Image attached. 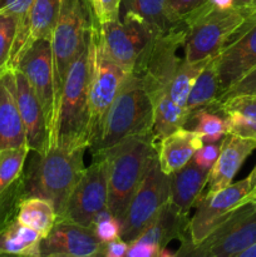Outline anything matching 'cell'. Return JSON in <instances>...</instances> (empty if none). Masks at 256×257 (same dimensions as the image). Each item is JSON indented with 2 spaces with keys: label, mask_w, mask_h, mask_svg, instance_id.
I'll use <instances>...</instances> for the list:
<instances>
[{
  "label": "cell",
  "mask_w": 256,
  "mask_h": 257,
  "mask_svg": "<svg viewBox=\"0 0 256 257\" xmlns=\"http://www.w3.org/2000/svg\"><path fill=\"white\" fill-rule=\"evenodd\" d=\"M152 133L156 141L185 127L190 119V113L186 108L176 104L167 93L153 100Z\"/></svg>",
  "instance_id": "cell-28"
},
{
  "label": "cell",
  "mask_w": 256,
  "mask_h": 257,
  "mask_svg": "<svg viewBox=\"0 0 256 257\" xmlns=\"http://www.w3.org/2000/svg\"><path fill=\"white\" fill-rule=\"evenodd\" d=\"M122 18H132L145 25L153 35L167 32L177 23L168 12L167 0H123Z\"/></svg>",
  "instance_id": "cell-24"
},
{
  "label": "cell",
  "mask_w": 256,
  "mask_h": 257,
  "mask_svg": "<svg viewBox=\"0 0 256 257\" xmlns=\"http://www.w3.org/2000/svg\"><path fill=\"white\" fill-rule=\"evenodd\" d=\"M87 147L63 148L50 146L44 156L25 172L27 193L35 197L47 198L54 205L57 218L64 216L68 201L84 172V152Z\"/></svg>",
  "instance_id": "cell-2"
},
{
  "label": "cell",
  "mask_w": 256,
  "mask_h": 257,
  "mask_svg": "<svg viewBox=\"0 0 256 257\" xmlns=\"http://www.w3.org/2000/svg\"><path fill=\"white\" fill-rule=\"evenodd\" d=\"M157 257H158V256H157Z\"/></svg>",
  "instance_id": "cell-51"
},
{
  "label": "cell",
  "mask_w": 256,
  "mask_h": 257,
  "mask_svg": "<svg viewBox=\"0 0 256 257\" xmlns=\"http://www.w3.org/2000/svg\"><path fill=\"white\" fill-rule=\"evenodd\" d=\"M128 72L110 60L100 48L97 38V54L88 97V142L89 148L97 141L104 118L119 93Z\"/></svg>",
  "instance_id": "cell-12"
},
{
  "label": "cell",
  "mask_w": 256,
  "mask_h": 257,
  "mask_svg": "<svg viewBox=\"0 0 256 257\" xmlns=\"http://www.w3.org/2000/svg\"><path fill=\"white\" fill-rule=\"evenodd\" d=\"M255 148L256 141L226 135L222 138L220 155L208 173L207 193L217 192L230 186L242 163Z\"/></svg>",
  "instance_id": "cell-19"
},
{
  "label": "cell",
  "mask_w": 256,
  "mask_h": 257,
  "mask_svg": "<svg viewBox=\"0 0 256 257\" xmlns=\"http://www.w3.org/2000/svg\"><path fill=\"white\" fill-rule=\"evenodd\" d=\"M252 190V177L250 175L238 182H232L217 192H206L201 196L195 206V215L188 222V237L192 245H200L231 215V212L247 202Z\"/></svg>",
  "instance_id": "cell-9"
},
{
  "label": "cell",
  "mask_w": 256,
  "mask_h": 257,
  "mask_svg": "<svg viewBox=\"0 0 256 257\" xmlns=\"http://www.w3.org/2000/svg\"><path fill=\"white\" fill-rule=\"evenodd\" d=\"M128 251V243L122 238L115 240L105 245V251L103 257H125Z\"/></svg>",
  "instance_id": "cell-41"
},
{
  "label": "cell",
  "mask_w": 256,
  "mask_h": 257,
  "mask_svg": "<svg viewBox=\"0 0 256 257\" xmlns=\"http://www.w3.org/2000/svg\"><path fill=\"white\" fill-rule=\"evenodd\" d=\"M211 59H203L198 60V62H188L186 59L181 60L180 65L171 80L170 87H168V95L176 104L186 108L188 95H190L198 75L201 74L203 68L208 64Z\"/></svg>",
  "instance_id": "cell-29"
},
{
  "label": "cell",
  "mask_w": 256,
  "mask_h": 257,
  "mask_svg": "<svg viewBox=\"0 0 256 257\" xmlns=\"http://www.w3.org/2000/svg\"><path fill=\"white\" fill-rule=\"evenodd\" d=\"M19 18L0 13V72L7 69L18 30Z\"/></svg>",
  "instance_id": "cell-33"
},
{
  "label": "cell",
  "mask_w": 256,
  "mask_h": 257,
  "mask_svg": "<svg viewBox=\"0 0 256 257\" xmlns=\"http://www.w3.org/2000/svg\"><path fill=\"white\" fill-rule=\"evenodd\" d=\"M213 58L203 68L188 95L186 109L190 113V117L202 109L218 110L222 90H221L220 77Z\"/></svg>",
  "instance_id": "cell-25"
},
{
  "label": "cell",
  "mask_w": 256,
  "mask_h": 257,
  "mask_svg": "<svg viewBox=\"0 0 256 257\" xmlns=\"http://www.w3.org/2000/svg\"><path fill=\"white\" fill-rule=\"evenodd\" d=\"M27 193V180L23 172L4 192L0 195V233L14 221H17L19 205Z\"/></svg>",
  "instance_id": "cell-30"
},
{
  "label": "cell",
  "mask_w": 256,
  "mask_h": 257,
  "mask_svg": "<svg viewBox=\"0 0 256 257\" xmlns=\"http://www.w3.org/2000/svg\"><path fill=\"white\" fill-rule=\"evenodd\" d=\"M27 136L13 90V70L0 72V151L25 147Z\"/></svg>",
  "instance_id": "cell-20"
},
{
  "label": "cell",
  "mask_w": 256,
  "mask_h": 257,
  "mask_svg": "<svg viewBox=\"0 0 256 257\" xmlns=\"http://www.w3.org/2000/svg\"><path fill=\"white\" fill-rule=\"evenodd\" d=\"M158 257H177L176 256V253H172L171 251H168L167 248H162V250L160 251V253H158Z\"/></svg>",
  "instance_id": "cell-45"
},
{
  "label": "cell",
  "mask_w": 256,
  "mask_h": 257,
  "mask_svg": "<svg viewBox=\"0 0 256 257\" xmlns=\"http://www.w3.org/2000/svg\"><path fill=\"white\" fill-rule=\"evenodd\" d=\"M17 69L25 75L42 104L49 131L50 145L54 137L58 115V99L55 93L54 64L50 38H43L33 43L23 53Z\"/></svg>",
  "instance_id": "cell-10"
},
{
  "label": "cell",
  "mask_w": 256,
  "mask_h": 257,
  "mask_svg": "<svg viewBox=\"0 0 256 257\" xmlns=\"http://www.w3.org/2000/svg\"><path fill=\"white\" fill-rule=\"evenodd\" d=\"M43 237L32 228L14 221L0 233V253L22 257H42Z\"/></svg>",
  "instance_id": "cell-27"
},
{
  "label": "cell",
  "mask_w": 256,
  "mask_h": 257,
  "mask_svg": "<svg viewBox=\"0 0 256 257\" xmlns=\"http://www.w3.org/2000/svg\"><path fill=\"white\" fill-rule=\"evenodd\" d=\"M218 112L225 118L227 135L256 141V95L227 98L220 102Z\"/></svg>",
  "instance_id": "cell-23"
},
{
  "label": "cell",
  "mask_w": 256,
  "mask_h": 257,
  "mask_svg": "<svg viewBox=\"0 0 256 257\" xmlns=\"http://www.w3.org/2000/svg\"><path fill=\"white\" fill-rule=\"evenodd\" d=\"M187 27L181 20L167 32L155 35L136 60L130 73L140 78L145 85L151 100L157 99L168 87L181 63L178 48L185 45Z\"/></svg>",
  "instance_id": "cell-7"
},
{
  "label": "cell",
  "mask_w": 256,
  "mask_h": 257,
  "mask_svg": "<svg viewBox=\"0 0 256 257\" xmlns=\"http://www.w3.org/2000/svg\"><path fill=\"white\" fill-rule=\"evenodd\" d=\"M94 24L88 0H63L59 17L50 35L58 107L70 65L89 40Z\"/></svg>",
  "instance_id": "cell-6"
},
{
  "label": "cell",
  "mask_w": 256,
  "mask_h": 257,
  "mask_svg": "<svg viewBox=\"0 0 256 257\" xmlns=\"http://www.w3.org/2000/svg\"><path fill=\"white\" fill-rule=\"evenodd\" d=\"M155 35L138 20L122 18L98 25V43L110 60L130 73Z\"/></svg>",
  "instance_id": "cell-14"
},
{
  "label": "cell",
  "mask_w": 256,
  "mask_h": 257,
  "mask_svg": "<svg viewBox=\"0 0 256 257\" xmlns=\"http://www.w3.org/2000/svg\"><path fill=\"white\" fill-rule=\"evenodd\" d=\"M108 208V158L105 152L93 153V162L85 168L68 201L64 220L92 228L93 218Z\"/></svg>",
  "instance_id": "cell-11"
},
{
  "label": "cell",
  "mask_w": 256,
  "mask_h": 257,
  "mask_svg": "<svg viewBox=\"0 0 256 257\" xmlns=\"http://www.w3.org/2000/svg\"><path fill=\"white\" fill-rule=\"evenodd\" d=\"M63 0H34L29 13L18 23L17 35L7 69H17L23 53L37 40L50 38Z\"/></svg>",
  "instance_id": "cell-18"
},
{
  "label": "cell",
  "mask_w": 256,
  "mask_h": 257,
  "mask_svg": "<svg viewBox=\"0 0 256 257\" xmlns=\"http://www.w3.org/2000/svg\"><path fill=\"white\" fill-rule=\"evenodd\" d=\"M235 257H256V242Z\"/></svg>",
  "instance_id": "cell-43"
},
{
  "label": "cell",
  "mask_w": 256,
  "mask_h": 257,
  "mask_svg": "<svg viewBox=\"0 0 256 257\" xmlns=\"http://www.w3.org/2000/svg\"><path fill=\"white\" fill-rule=\"evenodd\" d=\"M160 248L151 243L142 241H133L128 243V251L125 257H157Z\"/></svg>",
  "instance_id": "cell-40"
},
{
  "label": "cell",
  "mask_w": 256,
  "mask_h": 257,
  "mask_svg": "<svg viewBox=\"0 0 256 257\" xmlns=\"http://www.w3.org/2000/svg\"><path fill=\"white\" fill-rule=\"evenodd\" d=\"M221 145H222V140L218 141V142L205 143L200 150L196 151L192 157V161L198 167L210 171L212 166L215 165L218 155H220Z\"/></svg>",
  "instance_id": "cell-36"
},
{
  "label": "cell",
  "mask_w": 256,
  "mask_h": 257,
  "mask_svg": "<svg viewBox=\"0 0 256 257\" xmlns=\"http://www.w3.org/2000/svg\"><path fill=\"white\" fill-rule=\"evenodd\" d=\"M248 9H251V10H252V12L256 13V0L252 3V4L250 5V7H248Z\"/></svg>",
  "instance_id": "cell-47"
},
{
  "label": "cell",
  "mask_w": 256,
  "mask_h": 257,
  "mask_svg": "<svg viewBox=\"0 0 256 257\" xmlns=\"http://www.w3.org/2000/svg\"><path fill=\"white\" fill-rule=\"evenodd\" d=\"M95 236L98 240L104 245H108L109 242H113L115 240H119L122 235V222L114 216L105 218L100 222L95 223L93 226Z\"/></svg>",
  "instance_id": "cell-35"
},
{
  "label": "cell",
  "mask_w": 256,
  "mask_h": 257,
  "mask_svg": "<svg viewBox=\"0 0 256 257\" xmlns=\"http://www.w3.org/2000/svg\"><path fill=\"white\" fill-rule=\"evenodd\" d=\"M255 0H235V8H248Z\"/></svg>",
  "instance_id": "cell-44"
},
{
  "label": "cell",
  "mask_w": 256,
  "mask_h": 257,
  "mask_svg": "<svg viewBox=\"0 0 256 257\" xmlns=\"http://www.w3.org/2000/svg\"><path fill=\"white\" fill-rule=\"evenodd\" d=\"M251 177H252V186H253L252 191H256V167L253 168V171L251 172Z\"/></svg>",
  "instance_id": "cell-46"
},
{
  "label": "cell",
  "mask_w": 256,
  "mask_h": 257,
  "mask_svg": "<svg viewBox=\"0 0 256 257\" xmlns=\"http://www.w3.org/2000/svg\"><path fill=\"white\" fill-rule=\"evenodd\" d=\"M97 38L98 24L95 23L89 40L70 65L65 78L58 107L54 137L49 147L57 145L69 150L78 147L89 148L88 97L97 54Z\"/></svg>",
  "instance_id": "cell-1"
},
{
  "label": "cell",
  "mask_w": 256,
  "mask_h": 257,
  "mask_svg": "<svg viewBox=\"0 0 256 257\" xmlns=\"http://www.w3.org/2000/svg\"><path fill=\"white\" fill-rule=\"evenodd\" d=\"M216 9H231L235 7V0H208Z\"/></svg>",
  "instance_id": "cell-42"
},
{
  "label": "cell",
  "mask_w": 256,
  "mask_h": 257,
  "mask_svg": "<svg viewBox=\"0 0 256 257\" xmlns=\"http://www.w3.org/2000/svg\"><path fill=\"white\" fill-rule=\"evenodd\" d=\"M123 0H88L93 18L98 25L119 19Z\"/></svg>",
  "instance_id": "cell-34"
},
{
  "label": "cell",
  "mask_w": 256,
  "mask_h": 257,
  "mask_svg": "<svg viewBox=\"0 0 256 257\" xmlns=\"http://www.w3.org/2000/svg\"><path fill=\"white\" fill-rule=\"evenodd\" d=\"M17 221L20 225L37 231L43 238H45L54 227L57 212L52 201L29 196L20 202Z\"/></svg>",
  "instance_id": "cell-26"
},
{
  "label": "cell",
  "mask_w": 256,
  "mask_h": 257,
  "mask_svg": "<svg viewBox=\"0 0 256 257\" xmlns=\"http://www.w3.org/2000/svg\"><path fill=\"white\" fill-rule=\"evenodd\" d=\"M13 90L24 124L28 147L35 155L44 156L49 148V131L44 110L32 85L19 69L13 70Z\"/></svg>",
  "instance_id": "cell-17"
},
{
  "label": "cell",
  "mask_w": 256,
  "mask_h": 257,
  "mask_svg": "<svg viewBox=\"0 0 256 257\" xmlns=\"http://www.w3.org/2000/svg\"><path fill=\"white\" fill-rule=\"evenodd\" d=\"M253 13L248 8L216 9L207 0L183 19L187 27L183 59L198 62L216 57Z\"/></svg>",
  "instance_id": "cell-5"
},
{
  "label": "cell",
  "mask_w": 256,
  "mask_h": 257,
  "mask_svg": "<svg viewBox=\"0 0 256 257\" xmlns=\"http://www.w3.org/2000/svg\"><path fill=\"white\" fill-rule=\"evenodd\" d=\"M207 0H167L168 12L173 22L178 23L203 5Z\"/></svg>",
  "instance_id": "cell-37"
},
{
  "label": "cell",
  "mask_w": 256,
  "mask_h": 257,
  "mask_svg": "<svg viewBox=\"0 0 256 257\" xmlns=\"http://www.w3.org/2000/svg\"><path fill=\"white\" fill-rule=\"evenodd\" d=\"M171 200V176L160 167L157 155L133 193L122 220L120 238L133 242Z\"/></svg>",
  "instance_id": "cell-8"
},
{
  "label": "cell",
  "mask_w": 256,
  "mask_h": 257,
  "mask_svg": "<svg viewBox=\"0 0 256 257\" xmlns=\"http://www.w3.org/2000/svg\"><path fill=\"white\" fill-rule=\"evenodd\" d=\"M152 132L125 138L105 151L108 158V208L122 222L127 206L157 155Z\"/></svg>",
  "instance_id": "cell-3"
},
{
  "label": "cell",
  "mask_w": 256,
  "mask_h": 257,
  "mask_svg": "<svg viewBox=\"0 0 256 257\" xmlns=\"http://www.w3.org/2000/svg\"><path fill=\"white\" fill-rule=\"evenodd\" d=\"M210 171L198 167L192 160L171 176V203L182 215L188 216L203 195Z\"/></svg>",
  "instance_id": "cell-22"
},
{
  "label": "cell",
  "mask_w": 256,
  "mask_h": 257,
  "mask_svg": "<svg viewBox=\"0 0 256 257\" xmlns=\"http://www.w3.org/2000/svg\"><path fill=\"white\" fill-rule=\"evenodd\" d=\"M152 100L140 78L128 73L90 150L105 152L125 138L152 132Z\"/></svg>",
  "instance_id": "cell-4"
},
{
  "label": "cell",
  "mask_w": 256,
  "mask_h": 257,
  "mask_svg": "<svg viewBox=\"0 0 256 257\" xmlns=\"http://www.w3.org/2000/svg\"><path fill=\"white\" fill-rule=\"evenodd\" d=\"M29 151L28 146L0 151V195L24 172Z\"/></svg>",
  "instance_id": "cell-32"
},
{
  "label": "cell",
  "mask_w": 256,
  "mask_h": 257,
  "mask_svg": "<svg viewBox=\"0 0 256 257\" xmlns=\"http://www.w3.org/2000/svg\"><path fill=\"white\" fill-rule=\"evenodd\" d=\"M256 242V203L248 200L207 236L200 245H192L197 253L215 257H235Z\"/></svg>",
  "instance_id": "cell-13"
},
{
  "label": "cell",
  "mask_w": 256,
  "mask_h": 257,
  "mask_svg": "<svg viewBox=\"0 0 256 257\" xmlns=\"http://www.w3.org/2000/svg\"><path fill=\"white\" fill-rule=\"evenodd\" d=\"M221 95L256 68V13L241 25L235 38L215 58Z\"/></svg>",
  "instance_id": "cell-15"
},
{
  "label": "cell",
  "mask_w": 256,
  "mask_h": 257,
  "mask_svg": "<svg viewBox=\"0 0 256 257\" xmlns=\"http://www.w3.org/2000/svg\"><path fill=\"white\" fill-rule=\"evenodd\" d=\"M188 122H195L193 131L200 136L203 143L218 142L227 135L225 118L218 110H198L191 115Z\"/></svg>",
  "instance_id": "cell-31"
},
{
  "label": "cell",
  "mask_w": 256,
  "mask_h": 257,
  "mask_svg": "<svg viewBox=\"0 0 256 257\" xmlns=\"http://www.w3.org/2000/svg\"><path fill=\"white\" fill-rule=\"evenodd\" d=\"M105 245L95 236L93 228L84 227L64 218H57L54 227L40 243V256L67 255L73 257H99Z\"/></svg>",
  "instance_id": "cell-16"
},
{
  "label": "cell",
  "mask_w": 256,
  "mask_h": 257,
  "mask_svg": "<svg viewBox=\"0 0 256 257\" xmlns=\"http://www.w3.org/2000/svg\"><path fill=\"white\" fill-rule=\"evenodd\" d=\"M45 257H73V256H67V255H59V253H57V255H49V256H45ZM99 257H103V256H99Z\"/></svg>",
  "instance_id": "cell-48"
},
{
  "label": "cell",
  "mask_w": 256,
  "mask_h": 257,
  "mask_svg": "<svg viewBox=\"0 0 256 257\" xmlns=\"http://www.w3.org/2000/svg\"><path fill=\"white\" fill-rule=\"evenodd\" d=\"M250 198H256V191H252V192L250 193V196H248V200Z\"/></svg>",
  "instance_id": "cell-49"
},
{
  "label": "cell",
  "mask_w": 256,
  "mask_h": 257,
  "mask_svg": "<svg viewBox=\"0 0 256 257\" xmlns=\"http://www.w3.org/2000/svg\"><path fill=\"white\" fill-rule=\"evenodd\" d=\"M34 0H0V13L12 14L19 19L29 13Z\"/></svg>",
  "instance_id": "cell-39"
},
{
  "label": "cell",
  "mask_w": 256,
  "mask_h": 257,
  "mask_svg": "<svg viewBox=\"0 0 256 257\" xmlns=\"http://www.w3.org/2000/svg\"><path fill=\"white\" fill-rule=\"evenodd\" d=\"M250 200H251V201H253V202L256 203V198H250Z\"/></svg>",
  "instance_id": "cell-50"
},
{
  "label": "cell",
  "mask_w": 256,
  "mask_h": 257,
  "mask_svg": "<svg viewBox=\"0 0 256 257\" xmlns=\"http://www.w3.org/2000/svg\"><path fill=\"white\" fill-rule=\"evenodd\" d=\"M205 145L193 130L182 127L156 142L160 167L166 175H172L192 160L193 155Z\"/></svg>",
  "instance_id": "cell-21"
},
{
  "label": "cell",
  "mask_w": 256,
  "mask_h": 257,
  "mask_svg": "<svg viewBox=\"0 0 256 257\" xmlns=\"http://www.w3.org/2000/svg\"><path fill=\"white\" fill-rule=\"evenodd\" d=\"M240 94H252L256 95V68H253L250 73L245 75L240 82L236 83L233 87L226 90L220 97V102L227 99V98L235 97Z\"/></svg>",
  "instance_id": "cell-38"
}]
</instances>
